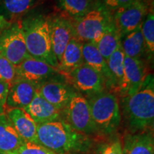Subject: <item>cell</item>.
<instances>
[{
    "label": "cell",
    "instance_id": "cell-15",
    "mask_svg": "<svg viewBox=\"0 0 154 154\" xmlns=\"http://www.w3.org/2000/svg\"><path fill=\"white\" fill-rule=\"evenodd\" d=\"M36 93V87L32 83L15 79L9 85L6 107L24 109L29 104Z\"/></svg>",
    "mask_w": 154,
    "mask_h": 154
},
{
    "label": "cell",
    "instance_id": "cell-22",
    "mask_svg": "<svg viewBox=\"0 0 154 154\" xmlns=\"http://www.w3.org/2000/svg\"><path fill=\"white\" fill-rule=\"evenodd\" d=\"M125 54L121 45L106 59L111 76V86L110 91L116 95L119 86L123 79L124 74Z\"/></svg>",
    "mask_w": 154,
    "mask_h": 154
},
{
    "label": "cell",
    "instance_id": "cell-4",
    "mask_svg": "<svg viewBox=\"0 0 154 154\" xmlns=\"http://www.w3.org/2000/svg\"><path fill=\"white\" fill-rule=\"evenodd\" d=\"M88 101L96 133L106 136L114 134L122 120L117 96L103 91L89 96Z\"/></svg>",
    "mask_w": 154,
    "mask_h": 154
},
{
    "label": "cell",
    "instance_id": "cell-33",
    "mask_svg": "<svg viewBox=\"0 0 154 154\" xmlns=\"http://www.w3.org/2000/svg\"><path fill=\"white\" fill-rule=\"evenodd\" d=\"M123 145V151L122 154H129L128 153V135L126 134L124 138V142L122 143Z\"/></svg>",
    "mask_w": 154,
    "mask_h": 154
},
{
    "label": "cell",
    "instance_id": "cell-30",
    "mask_svg": "<svg viewBox=\"0 0 154 154\" xmlns=\"http://www.w3.org/2000/svg\"><path fill=\"white\" fill-rule=\"evenodd\" d=\"M9 84L2 81H0V114L5 113L6 108L7 94H8Z\"/></svg>",
    "mask_w": 154,
    "mask_h": 154
},
{
    "label": "cell",
    "instance_id": "cell-21",
    "mask_svg": "<svg viewBox=\"0 0 154 154\" xmlns=\"http://www.w3.org/2000/svg\"><path fill=\"white\" fill-rule=\"evenodd\" d=\"M121 45L125 56L142 59L147 51L141 32V25L121 38Z\"/></svg>",
    "mask_w": 154,
    "mask_h": 154
},
{
    "label": "cell",
    "instance_id": "cell-1",
    "mask_svg": "<svg viewBox=\"0 0 154 154\" xmlns=\"http://www.w3.org/2000/svg\"><path fill=\"white\" fill-rule=\"evenodd\" d=\"M121 119L128 134L153 131L154 125V79L149 74L140 88L131 95L120 98Z\"/></svg>",
    "mask_w": 154,
    "mask_h": 154
},
{
    "label": "cell",
    "instance_id": "cell-7",
    "mask_svg": "<svg viewBox=\"0 0 154 154\" xmlns=\"http://www.w3.org/2000/svg\"><path fill=\"white\" fill-rule=\"evenodd\" d=\"M151 0H134L112 12L113 21L121 38L140 26L150 9Z\"/></svg>",
    "mask_w": 154,
    "mask_h": 154
},
{
    "label": "cell",
    "instance_id": "cell-29",
    "mask_svg": "<svg viewBox=\"0 0 154 154\" xmlns=\"http://www.w3.org/2000/svg\"><path fill=\"white\" fill-rule=\"evenodd\" d=\"M122 143L119 138H116L100 146L97 154H122Z\"/></svg>",
    "mask_w": 154,
    "mask_h": 154
},
{
    "label": "cell",
    "instance_id": "cell-18",
    "mask_svg": "<svg viewBox=\"0 0 154 154\" xmlns=\"http://www.w3.org/2000/svg\"><path fill=\"white\" fill-rule=\"evenodd\" d=\"M42 0H0V14L14 23L35 7Z\"/></svg>",
    "mask_w": 154,
    "mask_h": 154
},
{
    "label": "cell",
    "instance_id": "cell-25",
    "mask_svg": "<svg viewBox=\"0 0 154 154\" xmlns=\"http://www.w3.org/2000/svg\"><path fill=\"white\" fill-rule=\"evenodd\" d=\"M127 135L129 154H154L153 131Z\"/></svg>",
    "mask_w": 154,
    "mask_h": 154
},
{
    "label": "cell",
    "instance_id": "cell-34",
    "mask_svg": "<svg viewBox=\"0 0 154 154\" xmlns=\"http://www.w3.org/2000/svg\"><path fill=\"white\" fill-rule=\"evenodd\" d=\"M97 1H99V2H101V4H103L104 2H106L109 1V0H97Z\"/></svg>",
    "mask_w": 154,
    "mask_h": 154
},
{
    "label": "cell",
    "instance_id": "cell-16",
    "mask_svg": "<svg viewBox=\"0 0 154 154\" xmlns=\"http://www.w3.org/2000/svg\"><path fill=\"white\" fill-rule=\"evenodd\" d=\"M24 110L32 117L36 124L62 119L61 111L43 99L37 92Z\"/></svg>",
    "mask_w": 154,
    "mask_h": 154
},
{
    "label": "cell",
    "instance_id": "cell-9",
    "mask_svg": "<svg viewBox=\"0 0 154 154\" xmlns=\"http://www.w3.org/2000/svg\"><path fill=\"white\" fill-rule=\"evenodd\" d=\"M0 55L15 66L31 57L25 44L20 21L12 23L9 27L0 32Z\"/></svg>",
    "mask_w": 154,
    "mask_h": 154
},
{
    "label": "cell",
    "instance_id": "cell-28",
    "mask_svg": "<svg viewBox=\"0 0 154 154\" xmlns=\"http://www.w3.org/2000/svg\"><path fill=\"white\" fill-rule=\"evenodd\" d=\"M15 154H57L35 142H24Z\"/></svg>",
    "mask_w": 154,
    "mask_h": 154
},
{
    "label": "cell",
    "instance_id": "cell-6",
    "mask_svg": "<svg viewBox=\"0 0 154 154\" xmlns=\"http://www.w3.org/2000/svg\"><path fill=\"white\" fill-rule=\"evenodd\" d=\"M61 113L62 120L76 131L86 136L96 133L88 99L79 92L74 91Z\"/></svg>",
    "mask_w": 154,
    "mask_h": 154
},
{
    "label": "cell",
    "instance_id": "cell-23",
    "mask_svg": "<svg viewBox=\"0 0 154 154\" xmlns=\"http://www.w3.org/2000/svg\"><path fill=\"white\" fill-rule=\"evenodd\" d=\"M121 39L120 34L113 21L94 44L101 54L106 60L121 45Z\"/></svg>",
    "mask_w": 154,
    "mask_h": 154
},
{
    "label": "cell",
    "instance_id": "cell-31",
    "mask_svg": "<svg viewBox=\"0 0 154 154\" xmlns=\"http://www.w3.org/2000/svg\"><path fill=\"white\" fill-rule=\"evenodd\" d=\"M134 0H109L103 4H102L106 8H107L109 11L113 12L116 9L120 8V7L125 6L128 4L132 2Z\"/></svg>",
    "mask_w": 154,
    "mask_h": 154
},
{
    "label": "cell",
    "instance_id": "cell-13",
    "mask_svg": "<svg viewBox=\"0 0 154 154\" xmlns=\"http://www.w3.org/2000/svg\"><path fill=\"white\" fill-rule=\"evenodd\" d=\"M74 91L68 84L57 79H51L36 86V92L61 111L68 103Z\"/></svg>",
    "mask_w": 154,
    "mask_h": 154
},
{
    "label": "cell",
    "instance_id": "cell-10",
    "mask_svg": "<svg viewBox=\"0 0 154 154\" xmlns=\"http://www.w3.org/2000/svg\"><path fill=\"white\" fill-rule=\"evenodd\" d=\"M149 74L148 67L143 59L125 56L124 77L116 96L119 95L120 98L124 97L137 91Z\"/></svg>",
    "mask_w": 154,
    "mask_h": 154
},
{
    "label": "cell",
    "instance_id": "cell-35",
    "mask_svg": "<svg viewBox=\"0 0 154 154\" xmlns=\"http://www.w3.org/2000/svg\"><path fill=\"white\" fill-rule=\"evenodd\" d=\"M0 154H15L14 153H4V152H0Z\"/></svg>",
    "mask_w": 154,
    "mask_h": 154
},
{
    "label": "cell",
    "instance_id": "cell-11",
    "mask_svg": "<svg viewBox=\"0 0 154 154\" xmlns=\"http://www.w3.org/2000/svg\"><path fill=\"white\" fill-rule=\"evenodd\" d=\"M59 74V69L44 61L30 57L16 66V79H23L37 86Z\"/></svg>",
    "mask_w": 154,
    "mask_h": 154
},
{
    "label": "cell",
    "instance_id": "cell-3",
    "mask_svg": "<svg viewBox=\"0 0 154 154\" xmlns=\"http://www.w3.org/2000/svg\"><path fill=\"white\" fill-rule=\"evenodd\" d=\"M29 54L58 69L59 63L51 47L49 16L35 14L20 21Z\"/></svg>",
    "mask_w": 154,
    "mask_h": 154
},
{
    "label": "cell",
    "instance_id": "cell-14",
    "mask_svg": "<svg viewBox=\"0 0 154 154\" xmlns=\"http://www.w3.org/2000/svg\"><path fill=\"white\" fill-rule=\"evenodd\" d=\"M5 113L17 134L25 142L37 143V124L24 109L6 107Z\"/></svg>",
    "mask_w": 154,
    "mask_h": 154
},
{
    "label": "cell",
    "instance_id": "cell-2",
    "mask_svg": "<svg viewBox=\"0 0 154 154\" xmlns=\"http://www.w3.org/2000/svg\"><path fill=\"white\" fill-rule=\"evenodd\" d=\"M37 143L57 154L84 152L89 148V138L71 128L62 119L37 124Z\"/></svg>",
    "mask_w": 154,
    "mask_h": 154
},
{
    "label": "cell",
    "instance_id": "cell-8",
    "mask_svg": "<svg viewBox=\"0 0 154 154\" xmlns=\"http://www.w3.org/2000/svg\"><path fill=\"white\" fill-rule=\"evenodd\" d=\"M64 82L77 92L91 96L105 91V82L101 75L83 63L68 72L59 73Z\"/></svg>",
    "mask_w": 154,
    "mask_h": 154
},
{
    "label": "cell",
    "instance_id": "cell-17",
    "mask_svg": "<svg viewBox=\"0 0 154 154\" xmlns=\"http://www.w3.org/2000/svg\"><path fill=\"white\" fill-rule=\"evenodd\" d=\"M82 54L84 63L91 66L101 75L105 82L106 90L110 91L111 76L106 60L101 54L95 44L91 42L83 43Z\"/></svg>",
    "mask_w": 154,
    "mask_h": 154
},
{
    "label": "cell",
    "instance_id": "cell-27",
    "mask_svg": "<svg viewBox=\"0 0 154 154\" xmlns=\"http://www.w3.org/2000/svg\"><path fill=\"white\" fill-rule=\"evenodd\" d=\"M16 79V66L6 58L0 55V81L9 85Z\"/></svg>",
    "mask_w": 154,
    "mask_h": 154
},
{
    "label": "cell",
    "instance_id": "cell-26",
    "mask_svg": "<svg viewBox=\"0 0 154 154\" xmlns=\"http://www.w3.org/2000/svg\"><path fill=\"white\" fill-rule=\"evenodd\" d=\"M141 32L146 44L147 54L150 58L154 54V10L151 7L141 24Z\"/></svg>",
    "mask_w": 154,
    "mask_h": 154
},
{
    "label": "cell",
    "instance_id": "cell-20",
    "mask_svg": "<svg viewBox=\"0 0 154 154\" xmlns=\"http://www.w3.org/2000/svg\"><path fill=\"white\" fill-rule=\"evenodd\" d=\"M83 43L76 38L73 37L69 42L59 62V73L68 72L84 63L82 54Z\"/></svg>",
    "mask_w": 154,
    "mask_h": 154
},
{
    "label": "cell",
    "instance_id": "cell-5",
    "mask_svg": "<svg viewBox=\"0 0 154 154\" xmlns=\"http://www.w3.org/2000/svg\"><path fill=\"white\" fill-rule=\"evenodd\" d=\"M112 22V12L96 0L95 5L85 15L72 22L74 37L82 43H96Z\"/></svg>",
    "mask_w": 154,
    "mask_h": 154
},
{
    "label": "cell",
    "instance_id": "cell-19",
    "mask_svg": "<svg viewBox=\"0 0 154 154\" xmlns=\"http://www.w3.org/2000/svg\"><path fill=\"white\" fill-rule=\"evenodd\" d=\"M5 113L0 114V152L14 153L24 143Z\"/></svg>",
    "mask_w": 154,
    "mask_h": 154
},
{
    "label": "cell",
    "instance_id": "cell-32",
    "mask_svg": "<svg viewBox=\"0 0 154 154\" xmlns=\"http://www.w3.org/2000/svg\"><path fill=\"white\" fill-rule=\"evenodd\" d=\"M11 24H12V23L9 22V21H7V19L5 18V17L0 14V32H1L2 31L5 30L6 29L9 27Z\"/></svg>",
    "mask_w": 154,
    "mask_h": 154
},
{
    "label": "cell",
    "instance_id": "cell-24",
    "mask_svg": "<svg viewBox=\"0 0 154 154\" xmlns=\"http://www.w3.org/2000/svg\"><path fill=\"white\" fill-rule=\"evenodd\" d=\"M96 0H57L61 14L75 21L85 15L95 5Z\"/></svg>",
    "mask_w": 154,
    "mask_h": 154
},
{
    "label": "cell",
    "instance_id": "cell-12",
    "mask_svg": "<svg viewBox=\"0 0 154 154\" xmlns=\"http://www.w3.org/2000/svg\"><path fill=\"white\" fill-rule=\"evenodd\" d=\"M51 47L58 63L60 62L65 48L74 36L72 22L63 14L49 16Z\"/></svg>",
    "mask_w": 154,
    "mask_h": 154
}]
</instances>
